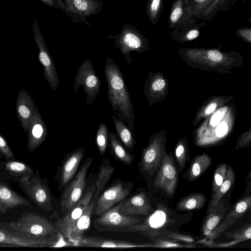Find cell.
Returning a JSON list of instances; mask_svg holds the SVG:
<instances>
[{"label":"cell","mask_w":251,"mask_h":251,"mask_svg":"<svg viewBox=\"0 0 251 251\" xmlns=\"http://www.w3.org/2000/svg\"><path fill=\"white\" fill-rule=\"evenodd\" d=\"M104 73L107 86L108 100L113 112L125 122L130 130L133 132V104L121 70L110 57H107L104 62Z\"/></svg>","instance_id":"cell-1"},{"label":"cell","mask_w":251,"mask_h":251,"mask_svg":"<svg viewBox=\"0 0 251 251\" xmlns=\"http://www.w3.org/2000/svg\"><path fill=\"white\" fill-rule=\"evenodd\" d=\"M192 216V213L180 215L167 204L158 203L153 212L141 223L127 228L125 232L139 233L152 241L155 238L161 239L169 231H177Z\"/></svg>","instance_id":"cell-2"},{"label":"cell","mask_w":251,"mask_h":251,"mask_svg":"<svg viewBox=\"0 0 251 251\" xmlns=\"http://www.w3.org/2000/svg\"><path fill=\"white\" fill-rule=\"evenodd\" d=\"M12 229L24 235L47 238L59 234L54 224L36 212H25L17 220L9 223Z\"/></svg>","instance_id":"cell-3"},{"label":"cell","mask_w":251,"mask_h":251,"mask_svg":"<svg viewBox=\"0 0 251 251\" xmlns=\"http://www.w3.org/2000/svg\"><path fill=\"white\" fill-rule=\"evenodd\" d=\"M63 236L59 233L47 238H37L21 234L12 229L9 223L0 222V247H57Z\"/></svg>","instance_id":"cell-4"},{"label":"cell","mask_w":251,"mask_h":251,"mask_svg":"<svg viewBox=\"0 0 251 251\" xmlns=\"http://www.w3.org/2000/svg\"><path fill=\"white\" fill-rule=\"evenodd\" d=\"M107 38L113 39L115 46L125 57L126 62L131 65V51L141 53L146 50L148 46L147 38L135 26L129 23H123L120 33L109 35Z\"/></svg>","instance_id":"cell-5"},{"label":"cell","mask_w":251,"mask_h":251,"mask_svg":"<svg viewBox=\"0 0 251 251\" xmlns=\"http://www.w3.org/2000/svg\"><path fill=\"white\" fill-rule=\"evenodd\" d=\"M26 198L33 204L46 211L53 209V197L47 178H42L38 170L33 176L25 181L18 183Z\"/></svg>","instance_id":"cell-6"},{"label":"cell","mask_w":251,"mask_h":251,"mask_svg":"<svg viewBox=\"0 0 251 251\" xmlns=\"http://www.w3.org/2000/svg\"><path fill=\"white\" fill-rule=\"evenodd\" d=\"M124 201L96 218L93 221L95 228L100 231L125 232L127 228L141 223L143 219L139 216L120 213Z\"/></svg>","instance_id":"cell-7"},{"label":"cell","mask_w":251,"mask_h":251,"mask_svg":"<svg viewBox=\"0 0 251 251\" xmlns=\"http://www.w3.org/2000/svg\"><path fill=\"white\" fill-rule=\"evenodd\" d=\"M93 161L87 157L73 178L64 187L61 196V210L66 214L80 199L86 189V177Z\"/></svg>","instance_id":"cell-8"},{"label":"cell","mask_w":251,"mask_h":251,"mask_svg":"<svg viewBox=\"0 0 251 251\" xmlns=\"http://www.w3.org/2000/svg\"><path fill=\"white\" fill-rule=\"evenodd\" d=\"M32 31L34 40L38 48V59L43 68L44 77L52 90L56 91L60 82L58 73L35 17H33Z\"/></svg>","instance_id":"cell-9"},{"label":"cell","mask_w":251,"mask_h":251,"mask_svg":"<svg viewBox=\"0 0 251 251\" xmlns=\"http://www.w3.org/2000/svg\"><path fill=\"white\" fill-rule=\"evenodd\" d=\"M83 86L86 95V103H93L98 97L100 80L96 73L90 60H85L79 66L75 78L73 94L76 95L80 87Z\"/></svg>","instance_id":"cell-10"},{"label":"cell","mask_w":251,"mask_h":251,"mask_svg":"<svg viewBox=\"0 0 251 251\" xmlns=\"http://www.w3.org/2000/svg\"><path fill=\"white\" fill-rule=\"evenodd\" d=\"M134 183L131 181L115 180L100 195L94 209L93 214L99 216L119 202L125 200L131 192Z\"/></svg>","instance_id":"cell-11"},{"label":"cell","mask_w":251,"mask_h":251,"mask_svg":"<svg viewBox=\"0 0 251 251\" xmlns=\"http://www.w3.org/2000/svg\"><path fill=\"white\" fill-rule=\"evenodd\" d=\"M63 12L70 17L75 23H83L90 26L87 18L100 13L102 8L100 0H63Z\"/></svg>","instance_id":"cell-12"},{"label":"cell","mask_w":251,"mask_h":251,"mask_svg":"<svg viewBox=\"0 0 251 251\" xmlns=\"http://www.w3.org/2000/svg\"><path fill=\"white\" fill-rule=\"evenodd\" d=\"M154 181L156 189L163 191L169 196H173L178 182V172L176 168L173 157L163 153L160 167Z\"/></svg>","instance_id":"cell-13"},{"label":"cell","mask_w":251,"mask_h":251,"mask_svg":"<svg viewBox=\"0 0 251 251\" xmlns=\"http://www.w3.org/2000/svg\"><path fill=\"white\" fill-rule=\"evenodd\" d=\"M95 189V184L87 188L78 201L54 223L60 234L64 238H67L70 229L85 211L93 196Z\"/></svg>","instance_id":"cell-14"},{"label":"cell","mask_w":251,"mask_h":251,"mask_svg":"<svg viewBox=\"0 0 251 251\" xmlns=\"http://www.w3.org/2000/svg\"><path fill=\"white\" fill-rule=\"evenodd\" d=\"M85 154V148L80 147L68 152L64 157L55 176L60 189H63L75 176Z\"/></svg>","instance_id":"cell-15"},{"label":"cell","mask_w":251,"mask_h":251,"mask_svg":"<svg viewBox=\"0 0 251 251\" xmlns=\"http://www.w3.org/2000/svg\"><path fill=\"white\" fill-rule=\"evenodd\" d=\"M251 207V195H247L237 200L226 217L205 238L214 240L218 238L229 226L241 219Z\"/></svg>","instance_id":"cell-16"},{"label":"cell","mask_w":251,"mask_h":251,"mask_svg":"<svg viewBox=\"0 0 251 251\" xmlns=\"http://www.w3.org/2000/svg\"><path fill=\"white\" fill-rule=\"evenodd\" d=\"M95 185V191L88 206L69 231L67 239L72 243L84 237L89 227L95 205L102 190L105 186L104 184L101 183H96Z\"/></svg>","instance_id":"cell-17"},{"label":"cell","mask_w":251,"mask_h":251,"mask_svg":"<svg viewBox=\"0 0 251 251\" xmlns=\"http://www.w3.org/2000/svg\"><path fill=\"white\" fill-rule=\"evenodd\" d=\"M32 168L16 158L0 161V176L11 183L28 180L34 175Z\"/></svg>","instance_id":"cell-18"},{"label":"cell","mask_w":251,"mask_h":251,"mask_svg":"<svg viewBox=\"0 0 251 251\" xmlns=\"http://www.w3.org/2000/svg\"><path fill=\"white\" fill-rule=\"evenodd\" d=\"M27 134V148L32 152L45 142L48 136V128L37 106L30 119Z\"/></svg>","instance_id":"cell-19"},{"label":"cell","mask_w":251,"mask_h":251,"mask_svg":"<svg viewBox=\"0 0 251 251\" xmlns=\"http://www.w3.org/2000/svg\"><path fill=\"white\" fill-rule=\"evenodd\" d=\"M19 206L33 207L34 205L26 198L15 191L7 181L0 176V213Z\"/></svg>","instance_id":"cell-20"},{"label":"cell","mask_w":251,"mask_h":251,"mask_svg":"<svg viewBox=\"0 0 251 251\" xmlns=\"http://www.w3.org/2000/svg\"><path fill=\"white\" fill-rule=\"evenodd\" d=\"M72 244L73 245L76 246L107 248L125 249L151 247V243L139 244L125 240L105 238L94 236H84L80 239L73 242Z\"/></svg>","instance_id":"cell-21"},{"label":"cell","mask_w":251,"mask_h":251,"mask_svg":"<svg viewBox=\"0 0 251 251\" xmlns=\"http://www.w3.org/2000/svg\"><path fill=\"white\" fill-rule=\"evenodd\" d=\"M154 210L146 193L141 192L124 200L120 213L126 215L147 217Z\"/></svg>","instance_id":"cell-22"},{"label":"cell","mask_w":251,"mask_h":251,"mask_svg":"<svg viewBox=\"0 0 251 251\" xmlns=\"http://www.w3.org/2000/svg\"><path fill=\"white\" fill-rule=\"evenodd\" d=\"M226 194L215 205L213 209L204 219L201 226V232L205 236H208L216 226L224 218L226 213L231 207V191Z\"/></svg>","instance_id":"cell-23"},{"label":"cell","mask_w":251,"mask_h":251,"mask_svg":"<svg viewBox=\"0 0 251 251\" xmlns=\"http://www.w3.org/2000/svg\"><path fill=\"white\" fill-rule=\"evenodd\" d=\"M36 106L33 99L24 89H21L16 101V113L25 132H27L30 119Z\"/></svg>","instance_id":"cell-24"},{"label":"cell","mask_w":251,"mask_h":251,"mask_svg":"<svg viewBox=\"0 0 251 251\" xmlns=\"http://www.w3.org/2000/svg\"><path fill=\"white\" fill-rule=\"evenodd\" d=\"M163 154L159 143L153 142L142 152L141 167L143 173L151 176L157 172L162 160Z\"/></svg>","instance_id":"cell-25"},{"label":"cell","mask_w":251,"mask_h":251,"mask_svg":"<svg viewBox=\"0 0 251 251\" xmlns=\"http://www.w3.org/2000/svg\"><path fill=\"white\" fill-rule=\"evenodd\" d=\"M192 17L180 24L171 32L173 38L179 41H189L196 39L200 34V29L204 26L205 21Z\"/></svg>","instance_id":"cell-26"},{"label":"cell","mask_w":251,"mask_h":251,"mask_svg":"<svg viewBox=\"0 0 251 251\" xmlns=\"http://www.w3.org/2000/svg\"><path fill=\"white\" fill-rule=\"evenodd\" d=\"M108 146L112 155L118 160L127 165L133 163L134 156L120 141L118 136L112 132H109Z\"/></svg>","instance_id":"cell-27"},{"label":"cell","mask_w":251,"mask_h":251,"mask_svg":"<svg viewBox=\"0 0 251 251\" xmlns=\"http://www.w3.org/2000/svg\"><path fill=\"white\" fill-rule=\"evenodd\" d=\"M186 0H175L172 4L169 18L168 28L174 29L180 24L192 17L187 11Z\"/></svg>","instance_id":"cell-28"},{"label":"cell","mask_w":251,"mask_h":251,"mask_svg":"<svg viewBox=\"0 0 251 251\" xmlns=\"http://www.w3.org/2000/svg\"><path fill=\"white\" fill-rule=\"evenodd\" d=\"M227 170L225 178L216 192L213 196L210 198L208 208L206 211V214L210 212L215 205L221 200L225 195L228 192L235 181V175L231 166H227Z\"/></svg>","instance_id":"cell-29"},{"label":"cell","mask_w":251,"mask_h":251,"mask_svg":"<svg viewBox=\"0 0 251 251\" xmlns=\"http://www.w3.org/2000/svg\"><path fill=\"white\" fill-rule=\"evenodd\" d=\"M206 197L202 193L190 194L177 202L175 211L179 212L200 209L205 205Z\"/></svg>","instance_id":"cell-30"},{"label":"cell","mask_w":251,"mask_h":251,"mask_svg":"<svg viewBox=\"0 0 251 251\" xmlns=\"http://www.w3.org/2000/svg\"><path fill=\"white\" fill-rule=\"evenodd\" d=\"M211 161L210 156L205 153L196 156L186 172L188 181H193L200 177L210 166Z\"/></svg>","instance_id":"cell-31"},{"label":"cell","mask_w":251,"mask_h":251,"mask_svg":"<svg viewBox=\"0 0 251 251\" xmlns=\"http://www.w3.org/2000/svg\"><path fill=\"white\" fill-rule=\"evenodd\" d=\"M237 0H213L199 16L201 20L210 21L217 14L227 11Z\"/></svg>","instance_id":"cell-32"},{"label":"cell","mask_w":251,"mask_h":251,"mask_svg":"<svg viewBox=\"0 0 251 251\" xmlns=\"http://www.w3.org/2000/svg\"><path fill=\"white\" fill-rule=\"evenodd\" d=\"M112 118L119 139L128 150H133L135 141L131 131L124 121L118 118L114 114L112 115Z\"/></svg>","instance_id":"cell-33"},{"label":"cell","mask_w":251,"mask_h":251,"mask_svg":"<svg viewBox=\"0 0 251 251\" xmlns=\"http://www.w3.org/2000/svg\"><path fill=\"white\" fill-rule=\"evenodd\" d=\"M163 7V0H148L145 11L152 25H155L157 23Z\"/></svg>","instance_id":"cell-34"},{"label":"cell","mask_w":251,"mask_h":251,"mask_svg":"<svg viewBox=\"0 0 251 251\" xmlns=\"http://www.w3.org/2000/svg\"><path fill=\"white\" fill-rule=\"evenodd\" d=\"M108 129L104 123H101L98 127L95 136L96 143L100 154L103 156L106 152L109 140Z\"/></svg>","instance_id":"cell-35"},{"label":"cell","mask_w":251,"mask_h":251,"mask_svg":"<svg viewBox=\"0 0 251 251\" xmlns=\"http://www.w3.org/2000/svg\"><path fill=\"white\" fill-rule=\"evenodd\" d=\"M227 166L226 163H222L215 169L212 183L210 198L213 196L223 182L227 170Z\"/></svg>","instance_id":"cell-36"},{"label":"cell","mask_w":251,"mask_h":251,"mask_svg":"<svg viewBox=\"0 0 251 251\" xmlns=\"http://www.w3.org/2000/svg\"><path fill=\"white\" fill-rule=\"evenodd\" d=\"M213 0H186L187 11L191 17L199 16Z\"/></svg>","instance_id":"cell-37"},{"label":"cell","mask_w":251,"mask_h":251,"mask_svg":"<svg viewBox=\"0 0 251 251\" xmlns=\"http://www.w3.org/2000/svg\"><path fill=\"white\" fill-rule=\"evenodd\" d=\"M225 235L234 240L242 242L251 239V225L250 223L245 224L231 232H226Z\"/></svg>","instance_id":"cell-38"},{"label":"cell","mask_w":251,"mask_h":251,"mask_svg":"<svg viewBox=\"0 0 251 251\" xmlns=\"http://www.w3.org/2000/svg\"><path fill=\"white\" fill-rule=\"evenodd\" d=\"M151 247L157 248H196L198 246L194 244H181L168 239L155 238L151 241Z\"/></svg>","instance_id":"cell-39"},{"label":"cell","mask_w":251,"mask_h":251,"mask_svg":"<svg viewBox=\"0 0 251 251\" xmlns=\"http://www.w3.org/2000/svg\"><path fill=\"white\" fill-rule=\"evenodd\" d=\"M161 239H168L185 244H197V241L192 236L177 232V231H169L163 235Z\"/></svg>","instance_id":"cell-40"},{"label":"cell","mask_w":251,"mask_h":251,"mask_svg":"<svg viewBox=\"0 0 251 251\" xmlns=\"http://www.w3.org/2000/svg\"><path fill=\"white\" fill-rule=\"evenodd\" d=\"M11 160L15 158L14 152L5 137L0 133V159Z\"/></svg>","instance_id":"cell-41"},{"label":"cell","mask_w":251,"mask_h":251,"mask_svg":"<svg viewBox=\"0 0 251 251\" xmlns=\"http://www.w3.org/2000/svg\"><path fill=\"white\" fill-rule=\"evenodd\" d=\"M175 155L177 164L181 171L184 169L186 162L190 159L183 144H180L176 147Z\"/></svg>","instance_id":"cell-42"},{"label":"cell","mask_w":251,"mask_h":251,"mask_svg":"<svg viewBox=\"0 0 251 251\" xmlns=\"http://www.w3.org/2000/svg\"><path fill=\"white\" fill-rule=\"evenodd\" d=\"M239 241L233 240L231 241L224 243H216L214 240H208L205 238L196 241L197 244H200L206 247L210 248H229L240 243Z\"/></svg>","instance_id":"cell-43"},{"label":"cell","mask_w":251,"mask_h":251,"mask_svg":"<svg viewBox=\"0 0 251 251\" xmlns=\"http://www.w3.org/2000/svg\"><path fill=\"white\" fill-rule=\"evenodd\" d=\"M236 34L243 39L251 43V28L248 27H242L236 31Z\"/></svg>","instance_id":"cell-44"},{"label":"cell","mask_w":251,"mask_h":251,"mask_svg":"<svg viewBox=\"0 0 251 251\" xmlns=\"http://www.w3.org/2000/svg\"><path fill=\"white\" fill-rule=\"evenodd\" d=\"M206 55L207 58L211 61L214 62H219L221 61L223 58V54L219 50H210L207 51Z\"/></svg>","instance_id":"cell-45"},{"label":"cell","mask_w":251,"mask_h":251,"mask_svg":"<svg viewBox=\"0 0 251 251\" xmlns=\"http://www.w3.org/2000/svg\"><path fill=\"white\" fill-rule=\"evenodd\" d=\"M44 4L54 8L64 10V3L63 0H40Z\"/></svg>","instance_id":"cell-46"},{"label":"cell","mask_w":251,"mask_h":251,"mask_svg":"<svg viewBox=\"0 0 251 251\" xmlns=\"http://www.w3.org/2000/svg\"><path fill=\"white\" fill-rule=\"evenodd\" d=\"M228 126L226 122L221 123L217 127L215 131L216 135L219 138L224 137L227 132Z\"/></svg>","instance_id":"cell-47"},{"label":"cell","mask_w":251,"mask_h":251,"mask_svg":"<svg viewBox=\"0 0 251 251\" xmlns=\"http://www.w3.org/2000/svg\"><path fill=\"white\" fill-rule=\"evenodd\" d=\"M226 112V109H222L218 111L211 118L210 124L212 126H215L221 121Z\"/></svg>","instance_id":"cell-48"},{"label":"cell","mask_w":251,"mask_h":251,"mask_svg":"<svg viewBox=\"0 0 251 251\" xmlns=\"http://www.w3.org/2000/svg\"><path fill=\"white\" fill-rule=\"evenodd\" d=\"M165 86V82L162 79L155 80L151 84V88L153 91H157L161 90Z\"/></svg>","instance_id":"cell-49"},{"label":"cell","mask_w":251,"mask_h":251,"mask_svg":"<svg viewBox=\"0 0 251 251\" xmlns=\"http://www.w3.org/2000/svg\"><path fill=\"white\" fill-rule=\"evenodd\" d=\"M217 104L215 102L210 103L205 109V113L206 115L210 114L212 113L216 108Z\"/></svg>","instance_id":"cell-50"},{"label":"cell","mask_w":251,"mask_h":251,"mask_svg":"<svg viewBox=\"0 0 251 251\" xmlns=\"http://www.w3.org/2000/svg\"><path fill=\"white\" fill-rule=\"evenodd\" d=\"M247 180H249V181H250L251 180V173L250 172L249 173V175L248 176H247Z\"/></svg>","instance_id":"cell-51"}]
</instances>
